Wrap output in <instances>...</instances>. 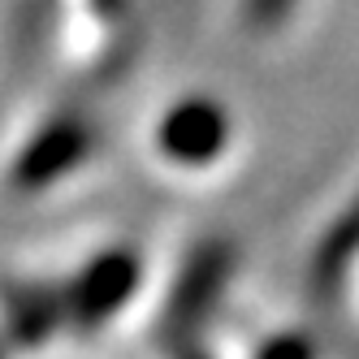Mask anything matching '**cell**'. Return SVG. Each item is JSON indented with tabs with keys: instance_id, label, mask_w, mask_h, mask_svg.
Listing matches in <instances>:
<instances>
[{
	"instance_id": "obj_7",
	"label": "cell",
	"mask_w": 359,
	"mask_h": 359,
	"mask_svg": "<svg viewBox=\"0 0 359 359\" xmlns=\"http://www.w3.org/2000/svg\"><path fill=\"white\" fill-rule=\"evenodd\" d=\"M187 359H212V355H208V351H203V355H187Z\"/></svg>"
},
{
	"instance_id": "obj_5",
	"label": "cell",
	"mask_w": 359,
	"mask_h": 359,
	"mask_svg": "<svg viewBox=\"0 0 359 359\" xmlns=\"http://www.w3.org/2000/svg\"><path fill=\"white\" fill-rule=\"evenodd\" d=\"M247 359H320L316 342L299 329H273L247 351Z\"/></svg>"
},
{
	"instance_id": "obj_4",
	"label": "cell",
	"mask_w": 359,
	"mask_h": 359,
	"mask_svg": "<svg viewBox=\"0 0 359 359\" xmlns=\"http://www.w3.org/2000/svg\"><path fill=\"white\" fill-rule=\"evenodd\" d=\"M139 255L135 251H95L91 260L74 273L69 281L57 286L61 312H65V329L79 333V338H91V333L109 329L113 316H121L130 299L139 294Z\"/></svg>"
},
{
	"instance_id": "obj_1",
	"label": "cell",
	"mask_w": 359,
	"mask_h": 359,
	"mask_svg": "<svg viewBox=\"0 0 359 359\" xmlns=\"http://www.w3.org/2000/svg\"><path fill=\"white\" fill-rule=\"evenodd\" d=\"M100 156V130L65 104L22 113L0 139V195L31 203L61 195Z\"/></svg>"
},
{
	"instance_id": "obj_2",
	"label": "cell",
	"mask_w": 359,
	"mask_h": 359,
	"mask_svg": "<svg viewBox=\"0 0 359 359\" xmlns=\"http://www.w3.org/2000/svg\"><path fill=\"white\" fill-rule=\"evenodd\" d=\"M147 161L173 182H199L234 161L238 121L217 95L187 91L156 109L147 126Z\"/></svg>"
},
{
	"instance_id": "obj_3",
	"label": "cell",
	"mask_w": 359,
	"mask_h": 359,
	"mask_svg": "<svg viewBox=\"0 0 359 359\" xmlns=\"http://www.w3.org/2000/svg\"><path fill=\"white\" fill-rule=\"evenodd\" d=\"M57 57L79 79H109L130 61V0H53Z\"/></svg>"
},
{
	"instance_id": "obj_6",
	"label": "cell",
	"mask_w": 359,
	"mask_h": 359,
	"mask_svg": "<svg viewBox=\"0 0 359 359\" xmlns=\"http://www.w3.org/2000/svg\"><path fill=\"white\" fill-rule=\"evenodd\" d=\"M299 0H243V27L251 35H277L294 18Z\"/></svg>"
}]
</instances>
